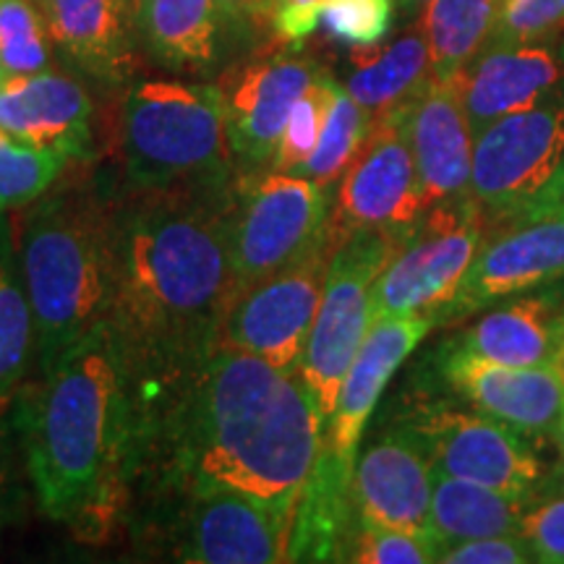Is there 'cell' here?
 Returning a JSON list of instances; mask_svg holds the SVG:
<instances>
[{
    "label": "cell",
    "instance_id": "obj_1",
    "mask_svg": "<svg viewBox=\"0 0 564 564\" xmlns=\"http://www.w3.org/2000/svg\"><path fill=\"white\" fill-rule=\"evenodd\" d=\"M137 390L129 478L147 465L181 497L228 489L295 514L327 436L299 369L220 343L181 377Z\"/></svg>",
    "mask_w": 564,
    "mask_h": 564
},
{
    "label": "cell",
    "instance_id": "obj_2",
    "mask_svg": "<svg viewBox=\"0 0 564 564\" xmlns=\"http://www.w3.org/2000/svg\"><path fill=\"white\" fill-rule=\"evenodd\" d=\"M228 196L133 192L116 207V324L137 387L181 377L223 343L232 301Z\"/></svg>",
    "mask_w": 564,
    "mask_h": 564
},
{
    "label": "cell",
    "instance_id": "obj_3",
    "mask_svg": "<svg viewBox=\"0 0 564 564\" xmlns=\"http://www.w3.org/2000/svg\"><path fill=\"white\" fill-rule=\"evenodd\" d=\"M137 415V379L110 319L17 392L13 423L47 518L89 531L110 523L129 481Z\"/></svg>",
    "mask_w": 564,
    "mask_h": 564
},
{
    "label": "cell",
    "instance_id": "obj_4",
    "mask_svg": "<svg viewBox=\"0 0 564 564\" xmlns=\"http://www.w3.org/2000/svg\"><path fill=\"white\" fill-rule=\"evenodd\" d=\"M116 209L89 188L40 196L19 230L34 316V358L45 371L110 319L116 293Z\"/></svg>",
    "mask_w": 564,
    "mask_h": 564
},
{
    "label": "cell",
    "instance_id": "obj_5",
    "mask_svg": "<svg viewBox=\"0 0 564 564\" xmlns=\"http://www.w3.org/2000/svg\"><path fill=\"white\" fill-rule=\"evenodd\" d=\"M123 154L133 192H230L236 162L220 87L133 82L123 102Z\"/></svg>",
    "mask_w": 564,
    "mask_h": 564
},
{
    "label": "cell",
    "instance_id": "obj_6",
    "mask_svg": "<svg viewBox=\"0 0 564 564\" xmlns=\"http://www.w3.org/2000/svg\"><path fill=\"white\" fill-rule=\"evenodd\" d=\"M329 225V186L306 175H238L228 196L232 299L306 257Z\"/></svg>",
    "mask_w": 564,
    "mask_h": 564
},
{
    "label": "cell",
    "instance_id": "obj_7",
    "mask_svg": "<svg viewBox=\"0 0 564 564\" xmlns=\"http://www.w3.org/2000/svg\"><path fill=\"white\" fill-rule=\"evenodd\" d=\"M408 236L411 230H361L335 246L312 335L299 366L327 421L335 413L345 373L371 327L373 285Z\"/></svg>",
    "mask_w": 564,
    "mask_h": 564
},
{
    "label": "cell",
    "instance_id": "obj_8",
    "mask_svg": "<svg viewBox=\"0 0 564 564\" xmlns=\"http://www.w3.org/2000/svg\"><path fill=\"white\" fill-rule=\"evenodd\" d=\"M486 225L489 223L474 199L434 204L379 274L371 295L373 319L405 314L436 316L481 251Z\"/></svg>",
    "mask_w": 564,
    "mask_h": 564
},
{
    "label": "cell",
    "instance_id": "obj_9",
    "mask_svg": "<svg viewBox=\"0 0 564 564\" xmlns=\"http://www.w3.org/2000/svg\"><path fill=\"white\" fill-rule=\"evenodd\" d=\"M564 162V100L546 95L474 137L470 196L486 223L512 225Z\"/></svg>",
    "mask_w": 564,
    "mask_h": 564
},
{
    "label": "cell",
    "instance_id": "obj_10",
    "mask_svg": "<svg viewBox=\"0 0 564 564\" xmlns=\"http://www.w3.org/2000/svg\"><path fill=\"white\" fill-rule=\"evenodd\" d=\"M426 212L400 105L371 118L361 150L340 178L335 209L329 212V241L337 246L361 230L408 232Z\"/></svg>",
    "mask_w": 564,
    "mask_h": 564
},
{
    "label": "cell",
    "instance_id": "obj_11",
    "mask_svg": "<svg viewBox=\"0 0 564 564\" xmlns=\"http://www.w3.org/2000/svg\"><path fill=\"white\" fill-rule=\"evenodd\" d=\"M333 251L327 232L299 262L238 293L225 316L223 343L264 358L278 369H299Z\"/></svg>",
    "mask_w": 564,
    "mask_h": 564
},
{
    "label": "cell",
    "instance_id": "obj_12",
    "mask_svg": "<svg viewBox=\"0 0 564 564\" xmlns=\"http://www.w3.org/2000/svg\"><path fill=\"white\" fill-rule=\"evenodd\" d=\"M426 444L434 470L510 494H535L544 468L528 436L484 411L423 405L408 421Z\"/></svg>",
    "mask_w": 564,
    "mask_h": 564
},
{
    "label": "cell",
    "instance_id": "obj_13",
    "mask_svg": "<svg viewBox=\"0 0 564 564\" xmlns=\"http://www.w3.org/2000/svg\"><path fill=\"white\" fill-rule=\"evenodd\" d=\"M564 280V215L505 225L484 241L436 324H457L491 303Z\"/></svg>",
    "mask_w": 564,
    "mask_h": 564
},
{
    "label": "cell",
    "instance_id": "obj_14",
    "mask_svg": "<svg viewBox=\"0 0 564 564\" xmlns=\"http://www.w3.org/2000/svg\"><path fill=\"white\" fill-rule=\"evenodd\" d=\"M319 70L303 55L272 53L228 76L220 91L238 175L272 171L293 105L312 87Z\"/></svg>",
    "mask_w": 564,
    "mask_h": 564
},
{
    "label": "cell",
    "instance_id": "obj_15",
    "mask_svg": "<svg viewBox=\"0 0 564 564\" xmlns=\"http://www.w3.org/2000/svg\"><path fill=\"white\" fill-rule=\"evenodd\" d=\"M181 520L175 556L192 564H274L288 562L295 514L241 491L192 494Z\"/></svg>",
    "mask_w": 564,
    "mask_h": 564
},
{
    "label": "cell",
    "instance_id": "obj_16",
    "mask_svg": "<svg viewBox=\"0 0 564 564\" xmlns=\"http://www.w3.org/2000/svg\"><path fill=\"white\" fill-rule=\"evenodd\" d=\"M434 463L413 429L384 432L356 457L350 497L356 520L366 523L434 531L432 528Z\"/></svg>",
    "mask_w": 564,
    "mask_h": 564
},
{
    "label": "cell",
    "instance_id": "obj_17",
    "mask_svg": "<svg viewBox=\"0 0 564 564\" xmlns=\"http://www.w3.org/2000/svg\"><path fill=\"white\" fill-rule=\"evenodd\" d=\"M89 91L74 76L61 70L0 76V129L24 144L63 154L68 162L91 160Z\"/></svg>",
    "mask_w": 564,
    "mask_h": 564
},
{
    "label": "cell",
    "instance_id": "obj_18",
    "mask_svg": "<svg viewBox=\"0 0 564 564\" xmlns=\"http://www.w3.org/2000/svg\"><path fill=\"white\" fill-rule=\"evenodd\" d=\"M442 377L476 411L510 423L525 436H554L564 411V379L554 366H502L444 348Z\"/></svg>",
    "mask_w": 564,
    "mask_h": 564
},
{
    "label": "cell",
    "instance_id": "obj_19",
    "mask_svg": "<svg viewBox=\"0 0 564 564\" xmlns=\"http://www.w3.org/2000/svg\"><path fill=\"white\" fill-rule=\"evenodd\" d=\"M403 118L429 209L444 202L474 199V131L455 76H432L426 87L403 105Z\"/></svg>",
    "mask_w": 564,
    "mask_h": 564
},
{
    "label": "cell",
    "instance_id": "obj_20",
    "mask_svg": "<svg viewBox=\"0 0 564 564\" xmlns=\"http://www.w3.org/2000/svg\"><path fill=\"white\" fill-rule=\"evenodd\" d=\"M432 327H436L434 314L382 316L371 322L361 348L345 373L335 413L329 415L327 436H324V444L345 465L356 468L358 444L384 387Z\"/></svg>",
    "mask_w": 564,
    "mask_h": 564
},
{
    "label": "cell",
    "instance_id": "obj_21",
    "mask_svg": "<svg viewBox=\"0 0 564 564\" xmlns=\"http://www.w3.org/2000/svg\"><path fill=\"white\" fill-rule=\"evenodd\" d=\"M53 47L89 79L123 87L139 68V26L131 0H45Z\"/></svg>",
    "mask_w": 564,
    "mask_h": 564
},
{
    "label": "cell",
    "instance_id": "obj_22",
    "mask_svg": "<svg viewBox=\"0 0 564 564\" xmlns=\"http://www.w3.org/2000/svg\"><path fill=\"white\" fill-rule=\"evenodd\" d=\"M562 76L560 61L552 51L533 45H486L476 58L455 74L470 131L525 110L544 100Z\"/></svg>",
    "mask_w": 564,
    "mask_h": 564
},
{
    "label": "cell",
    "instance_id": "obj_23",
    "mask_svg": "<svg viewBox=\"0 0 564 564\" xmlns=\"http://www.w3.org/2000/svg\"><path fill=\"white\" fill-rule=\"evenodd\" d=\"M560 293L520 295L502 303L447 345L502 366H552L560 345Z\"/></svg>",
    "mask_w": 564,
    "mask_h": 564
},
{
    "label": "cell",
    "instance_id": "obj_24",
    "mask_svg": "<svg viewBox=\"0 0 564 564\" xmlns=\"http://www.w3.org/2000/svg\"><path fill=\"white\" fill-rule=\"evenodd\" d=\"M352 468L322 444L319 460L295 507L288 562H343L356 510L350 497Z\"/></svg>",
    "mask_w": 564,
    "mask_h": 564
},
{
    "label": "cell",
    "instance_id": "obj_25",
    "mask_svg": "<svg viewBox=\"0 0 564 564\" xmlns=\"http://www.w3.org/2000/svg\"><path fill=\"white\" fill-rule=\"evenodd\" d=\"M215 0H144L137 26L144 51L171 70H209L220 53Z\"/></svg>",
    "mask_w": 564,
    "mask_h": 564
},
{
    "label": "cell",
    "instance_id": "obj_26",
    "mask_svg": "<svg viewBox=\"0 0 564 564\" xmlns=\"http://www.w3.org/2000/svg\"><path fill=\"white\" fill-rule=\"evenodd\" d=\"M535 494H510L434 470L432 528L444 544L484 535L520 533Z\"/></svg>",
    "mask_w": 564,
    "mask_h": 564
},
{
    "label": "cell",
    "instance_id": "obj_27",
    "mask_svg": "<svg viewBox=\"0 0 564 564\" xmlns=\"http://www.w3.org/2000/svg\"><path fill=\"white\" fill-rule=\"evenodd\" d=\"M432 79V63H429V45L421 30L408 32L392 45L356 47L352 53V74L345 89L369 118L384 116L426 87Z\"/></svg>",
    "mask_w": 564,
    "mask_h": 564
},
{
    "label": "cell",
    "instance_id": "obj_28",
    "mask_svg": "<svg viewBox=\"0 0 564 564\" xmlns=\"http://www.w3.org/2000/svg\"><path fill=\"white\" fill-rule=\"evenodd\" d=\"M505 0H429L419 30L429 45L434 79H453L476 58Z\"/></svg>",
    "mask_w": 564,
    "mask_h": 564
},
{
    "label": "cell",
    "instance_id": "obj_29",
    "mask_svg": "<svg viewBox=\"0 0 564 564\" xmlns=\"http://www.w3.org/2000/svg\"><path fill=\"white\" fill-rule=\"evenodd\" d=\"M34 361V316L21 272L19 236L0 212V394L17 392Z\"/></svg>",
    "mask_w": 564,
    "mask_h": 564
},
{
    "label": "cell",
    "instance_id": "obj_30",
    "mask_svg": "<svg viewBox=\"0 0 564 564\" xmlns=\"http://www.w3.org/2000/svg\"><path fill=\"white\" fill-rule=\"evenodd\" d=\"M369 126V112L352 100L348 89L335 84L333 105H329L327 118H324L319 144H316L314 154L301 167L299 175H306V178L333 188L348 171L358 150H361Z\"/></svg>",
    "mask_w": 564,
    "mask_h": 564
},
{
    "label": "cell",
    "instance_id": "obj_31",
    "mask_svg": "<svg viewBox=\"0 0 564 564\" xmlns=\"http://www.w3.org/2000/svg\"><path fill=\"white\" fill-rule=\"evenodd\" d=\"M68 165L63 154L37 150L0 129V212L30 207L51 192Z\"/></svg>",
    "mask_w": 564,
    "mask_h": 564
},
{
    "label": "cell",
    "instance_id": "obj_32",
    "mask_svg": "<svg viewBox=\"0 0 564 564\" xmlns=\"http://www.w3.org/2000/svg\"><path fill=\"white\" fill-rule=\"evenodd\" d=\"M53 40L45 13L32 0H0V70L37 74L53 66Z\"/></svg>",
    "mask_w": 564,
    "mask_h": 564
},
{
    "label": "cell",
    "instance_id": "obj_33",
    "mask_svg": "<svg viewBox=\"0 0 564 564\" xmlns=\"http://www.w3.org/2000/svg\"><path fill=\"white\" fill-rule=\"evenodd\" d=\"M444 541L434 531H408L356 520L343 562L356 564H432L440 562Z\"/></svg>",
    "mask_w": 564,
    "mask_h": 564
},
{
    "label": "cell",
    "instance_id": "obj_34",
    "mask_svg": "<svg viewBox=\"0 0 564 564\" xmlns=\"http://www.w3.org/2000/svg\"><path fill=\"white\" fill-rule=\"evenodd\" d=\"M335 79L327 70H319L312 87L301 95V100L293 105L291 118H288L285 131L274 152L272 171L274 173H293L299 175L301 167L312 158L316 144H319L324 118H327L329 105L335 95Z\"/></svg>",
    "mask_w": 564,
    "mask_h": 564
},
{
    "label": "cell",
    "instance_id": "obj_35",
    "mask_svg": "<svg viewBox=\"0 0 564 564\" xmlns=\"http://www.w3.org/2000/svg\"><path fill=\"white\" fill-rule=\"evenodd\" d=\"M394 0H327L322 26L352 47H373L390 32Z\"/></svg>",
    "mask_w": 564,
    "mask_h": 564
},
{
    "label": "cell",
    "instance_id": "obj_36",
    "mask_svg": "<svg viewBox=\"0 0 564 564\" xmlns=\"http://www.w3.org/2000/svg\"><path fill=\"white\" fill-rule=\"evenodd\" d=\"M562 26L564 0H505L486 45H528Z\"/></svg>",
    "mask_w": 564,
    "mask_h": 564
},
{
    "label": "cell",
    "instance_id": "obj_37",
    "mask_svg": "<svg viewBox=\"0 0 564 564\" xmlns=\"http://www.w3.org/2000/svg\"><path fill=\"white\" fill-rule=\"evenodd\" d=\"M440 562L444 564H528L539 562L531 541L520 533L484 535L444 544Z\"/></svg>",
    "mask_w": 564,
    "mask_h": 564
},
{
    "label": "cell",
    "instance_id": "obj_38",
    "mask_svg": "<svg viewBox=\"0 0 564 564\" xmlns=\"http://www.w3.org/2000/svg\"><path fill=\"white\" fill-rule=\"evenodd\" d=\"M520 535L531 541L539 562L564 564V497L546 505H533L523 514Z\"/></svg>",
    "mask_w": 564,
    "mask_h": 564
},
{
    "label": "cell",
    "instance_id": "obj_39",
    "mask_svg": "<svg viewBox=\"0 0 564 564\" xmlns=\"http://www.w3.org/2000/svg\"><path fill=\"white\" fill-rule=\"evenodd\" d=\"M327 0H274L272 32L282 45L299 47L322 24Z\"/></svg>",
    "mask_w": 564,
    "mask_h": 564
},
{
    "label": "cell",
    "instance_id": "obj_40",
    "mask_svg": "<svg viewBox=\"0 0 564 564\" xmlns=\"http://www.w3.org/2000/svg\"><path fill=\"white\" fill-rule=\"evenodd\" d=\"M220 21L232 32H257L262 26H272L274 0H215Z\"/></svg>",
    "mask_w": 564,
    "mask_h": 564
},
{
    "label": "cell",
    "instance_id": "obj_41",
    "mask_svg": "<svg viewBox=\"0 0 564 564\" xmlns=\"http://www.w3.org/2000/svg\"><path fill=\"white\" fill-rule=\"evenodd\" d=\"M549 215H564V162H562L560 171H556L554 178L549 181V186L544 188V192H541L531 204H528L523 215H520L514 223L533 220V217H549Z\"/></svg>",
    "mask_w": 564,
    "mask_h": 564
},
{
    "label": "cell",
    "instance_id": "obj_42",
    "mask_svg": "<svg viewBox=\"0 0 564 564\" xmlns=\"http://www.w3.org/2000/svg\"><path fill=\"white\" fill-rule=\"evenodd\" d=\"M17 497L19 489L11 481V474L6 468H0V533L6 531V525L11 523L13 512H17Z\"/></svg>",
    "mask_w": 564,
    "mask_h": 564
},
{
    "label": "cell",
    "instance_id": "obj_43",
    "mask_svg": "<svg viewBox=\"0 0 564 564\" xmlns=\"http://www.w3.org/2000/svg\"><path fill=\"white\" fill-rule=\"evenodd\" d=\"M17 392L0 394V468H3V455L6 444H9L11 429H17V423H13V413H17Z\"/></svg>",
    "mask_w": 564,
    "mask_h": 564
},
{
    "label": "cell",
    "instance_id": "obj_44",
    "mask_svg": "<svg viewBox=\"0 0 564 564\" xmlns=\"http://www.w3.org/2000/svg\"><path fill=\"white\" fill-rule=\"evenodd\" d=\"M556 335H560V345H556V358H554V369L560 377L564 379V308L560 314V327H556Z\"/></svg>",
    "mask_w": 564,
    "mask_h": 564
},
{
    "label": "cell",
    "instance_id": "obj_45",
    "mask_svg": "<svg viewBox=\"0 0 564 564\" xmlns=\"http://www.w3.org/2000/svg\"><path fill=\"white\" fill-rule=\"evenodd\" d=\"M554 440H556V444H560V453L564 457V411L560 415V423H556V429H554Z\"/></svg>",
    "mask_w": 564,
    "mask_h": 564
},
{
    "label": "cell",
    "instance_id": "obj_46",
    "mask_svg": "<svg viewBox=\"0 0 564 564\" xmlns=\"http://www.w3.org/2000/svg\"><path fill=\"white\" fill-rule=\"evenodd\" d=\"M141 6H144V0H131V9H133V13H137V19H139Z\"/></svg>",
    "mask_w": 564,
    "mask_h": 564
},
{
    "label": "cell",
    "instance_id": "obj_47",
    "mask_svg": "<svg viewBox=\"0 0 564 564\" xmlns=\"http://www.w3.org/2000/svg\"><path fill=\"white\" fill-rule=\"evenodd\" d=\"M403 3H408V6H423V3H429V0H403Z\"/></svg>",
    "mask_w": 564,
    "mask_h": 564
},
{
    "label": "cell",
    "instance_id": "obj_48",
    "mask_svg": "<svg viewBox=\"0 0 564 564\" xmlns=\"http://www.w3.org/2000/svg\"><path fill=\"white\" fill-rule=\"evenodd\" d=\"M32 3H37V6H40V9H42V3H45V0H32Z\"/></svg>",
    "mask_w": 564,
    "mask_h": 564
},
{
    "label": "cell",
    "instance_id": "obj_49",
    "mask_svg": "<svg viewBox=\"0 0 564 564\" xmlns=\"http://www.w3.org/2000/svg\"><path fill=\"white\" fill-rule=\"evenodd\" d=\"M0 76H3V70H0Z\"/></svg>",
    "mask_w": 564,
    "mask_h": 564
}]
</instances>
